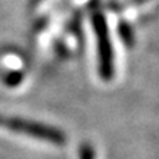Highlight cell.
<instances>
[{
	"instance_id": "6da1fadb",
	"label": "cell",
	"mask_w": 159,
	"mask_h": 159,
	"mask_svg": "<svg viewBox=\"0 0 159 159\" xmlns=\"http://www.w3.org/2000/svg\"><path fill=\"white\" fill-rule=\"evenodd\" d=\"M93 31L96 35L97 46V61H99V75L105 81L114 78L115 75V63H114V49L109 37V30L106 19L100 12H94L93 18Z\"/></svg>"
},
{
	"instance_id": "7a4b0ae2",
	"label": "cell",
	"mask_w": 159,
	"mask_h": 159,
	"mask_svg": "<svg viewBox=\"0 0 159 159\" xmlns=\"http://www.w3.org/2000/svg\"><path fill=\"white\" fill-rule=\"evenodd\" d=\"M7 128L11 131L19 133V134H25V136L34 137V139H39V140H44V142L57 144V146H63L66 143V136L59 128L41 124V122H37V121L11 116Z\"/></svg>"
},
{
	"instance_id": "3957f363",
	"label": "cell",
	"mask_w": 159,
	"mask_h": 159,
	"mask_svg": "<svg viewBox=\"0 0 159 159\" xmlns=\"http://www.w3.org/2000/svg\"><path fill=\"white\" fill-rule=\"evenodd\" d=\"M80 159H94V149L90 144H83L80 149Z\"/></svg>"
}]
</instances>
